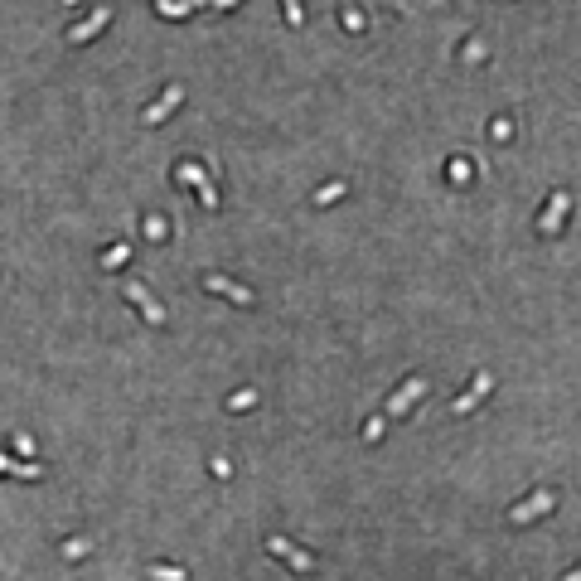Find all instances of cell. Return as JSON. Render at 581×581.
<instances>
[{
    "instance_id": "obj_2",
    "label": "cell",
    "mask_w": 581,
    "mask_h": 581,
    "mask_svg": "<svg viewBox=\"0 0 581 581\" xmlns=\"http://www.w3.org/2000/svg\"><path fill=\"white\" fill-rule=\"evenodd\" d=\"M155 581H185V567H150Z\"/></svg>"
},
{
    "instance_id": "obj_3",
    "label": "cell",
    "mask_w": 581,
    "mask_h": 581,
    "mask_svg": "<svg viewBox=\"0 0 581 581\" xmlns=\"http://www.w3.org/2000/svg\"><path fill=\"white\" fill-rule=\"evenodd\" d=\"M0 470H10V475H29V480L39 475V465H15V460H5V456H0Z\"/></svg>"
},
{
    "instance_id": "obj_4",
    "label": "cell",
    "mask_w": 581,
    "mask_h": 581,
    "mask_svg": "<svg viewBox=\"0 0 581 581\" xmlns=\"http://www.w3.org/2000/svg\"><path fill=\"white\" fill-rule=\"evenodd\" d=\"M88 548H93V543H83V538H73V543H68V548H63V557H83V552H88Z\"/></svg>"
},
{
    "instance_id": "obj_1",
    "label": "cell",
    "mask_w": 581,
    "mask_h": 581,
    "mask_svg": "<svg viewBox=\"0 0 581 581\" xmlns=\"http://www.w3.org/2000/svg\"><path fill=\"white\" fill-rule=\"evenodd\" d=\"M267 548H272L281 562H290L295 572H315V557H310V552H300V548H295V543H286V538H272Z\"/></svg>"
}]
</instances>
